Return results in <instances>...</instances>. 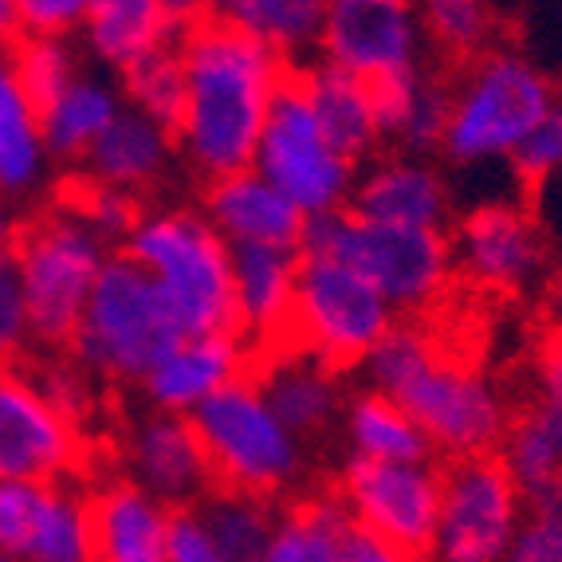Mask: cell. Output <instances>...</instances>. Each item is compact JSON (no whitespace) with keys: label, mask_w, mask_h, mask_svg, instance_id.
<instances>
[{"label":"cell","mask_w":562,"mask_h":562,"mask_svg":"<svg viewBox=\"0 0 562 562\" xmlns=\"http://www.w3.org/2000/svg\"><path fill=\"white\" fill-rule=\"evenodd\" d=\"M178 52L186 67V106L173 126L178 154L205 181L252 169L268 106L291 64L225 12H209L189 29Z\"/></svg>","instance_id":"cell-1"},{"label":"cell","mask_w":562,"mask_h":562,"mask_svg":"<svg viewBox=\"0 0 562 562\" xmlns=\"http://www.w3.org/2000/svg\"><path fill=\"white\" fill-rule=\"evenodd\" d=\"M366 382L394 397L417 429L429 437L432 457L469 460L499 452L512 425V405L499 385L476 366L445 355L441 342L417 323H394V330L362 362Z\"/></svg>","instance_id":"cell-2"},{"label":"cell","mask_w":562,"mask_h":562,"mask_svg":"<svg viewBox=\"0 0 562 562\" xmlns=\"http://www.w3.org/2000/svg\"><path fill=\"white\" fill-rule=\"evenodd\" d=\"M52 484H29V480L0 476V551L20 559L40 524Z\"/></svg>","instance_id":"cell-39"},{"label":"cell","mask_w":562,"mask_h":562,"mask_svg":"<svg viewBox=\"0 0 562 562\" xmlns=\"http://www.w3.org/2000/svg\"><path fill=\"white\" fill-rule=\"evenodd\" d=\"M126 469H131V484L161 499L169 512L193 507L213 487V472L198 432L189 417H173V413L150 409L134 422L126 437Z\"/></svg>","instance_id":"cell-16"},{"label":"cell","mask_w":562,"mask_h":562,"mask_svg":"<svg viewBox=\"0 0 562 562\" xmlns=\"http://www.w3.org/2000/svg\"><path fill=\"white\" fill-rule=\"evenodd\" d=\"M201 516L205 531L213 535V543L236 562H260L268 535L276 527V507L272 499L248 496V492H233V487H209L205 496L193 504Z\"/></svg>","instance_id":"cell-31"},{"label":"cell","mask_w":562,"mask_h":562,"mask_svg":"<svg viewBox=\"0 0 562 562\" xmlns=\"http://www.w3.org/2000/svg\"><path fill=\"white\" fill-rule=\"evenodd\" d=\"M504 562H562V516H554L551 507H531Z\"/></svg>","instance_id":"cell-43"},{"label":"cell","mask_w":562,"mask_h":562,"mask_svg":"<svg viewBox=\"0 0 562 562\" xmlns=\"http://www.w3.org/2000/svg\"><path fill=\"white\" fill-rule=\"evenodd\" d=\"M225 16L272 47L280 59H295L319 47L327 0H236Z\"/></svg>","instance_id":"cell-32"},{"label":"cell","mask_w":562,"mask_h":562,"mask_svg":"<svg viewBox=\"0 0 562 562\" xmlns=\"http://www.w3.org/2000/svg\"><path fill=\"white\" fill-rule=\"evenodd\" d=\"M535 397L562 405V335H554V330L535 358Z\"/></svg>","instance_id":"cell-47"},{"label":"cell","mask_w":562,"mask_h":562,"mask_svg":"<svg viewBox=\"0 0 562 562\" xmlns=\"http://www.w3.org/2000/svg\"><path fill=\"white\" fill-rule=\"evenodd\" d=\"M507 166H512V173H516L527 189L547 186L551 178H559L562 173V106H551V114L516 146V154L507 158Z\"/></svg>","instance_id":"cell-40"},{"label":"cell","mask_w":562,"mask_h":562,"mask_svg":"<svg viewBox=\"0 0 562 562\" xmlns=\"http://www.w3.org/2000/svg\"><path fill=\"white\" fill-rule=\"evenodd\" d=\"M295 276H300L295 248H256V244L233 248L236 323H240L244 342L252 347V362L263 355H276L288 338Z\"/></svg>","instance_id":"cell-19"},{"label":"cell","mask_w":562,"mask_h":562,"mask_svg":"<svg viewBox=\"0 0 562 562\" xmlns=\"http://www.w3.org/2000/svg\"><path fill=\"white\" fill-rule=\"evenodd\" d=\"M169 562H236L213 543L193 507H178L169 516Z\"/></svg>","instance_id":"cell-45"},{"label":"cell","mask_w":562,"mask_h":562,"mask_svg":"<svg viewBox=\"0 0 562 562\" xmlns=\"http://www.w3.org/2000/svg\"><path fill=\"white\" fill-rule=\"evenodd\" d=\"M350 527L355 524L335 492L303 496L276 512V527L260 562H342Z\"/></svg>","instance_id":"cell-29"},{"label":"cell","mask_w":562,"mask_h":562,"mask_svg":"<svg viewBox=\"0 0 562 562\" xmlns=\"http://www.w3.org/2000/svg\"><path fill=\"white\" fill-rule=\"evenodd\" d=\"M79 422L40 394L24 374H0V476L29 484H59L79 469Z\"/></svg>","instance_id":"cell-14"},{"label":"cell","mask_w":562,"mask_h":562,"mask_svg":"<svg viewBox=\"0 0 562 562\" xmlns=\"http://www.w3.org/2000/svg\"><path fill=\"white\" fill-rule=\"evenodd\" d=\"M16 9H12V0H0V47L9 44L16 36Z\"/></svg>","instance_id":"cell-50"},{"label":"cell","mask_w":562,"mask_h":562,"mask_svg":"<svg viewBox=\"0 0 562 562\" xmlns=\"http://www.w3.org/2000/svg\"><path fill=\"white\" fill-rule=\"evenodd\" d=\"M122 76V94L126 106L142 111L146 119L161 122L166 131H173L186 106V67H181L178 44L154 47L150 56H142L138 64H131Z\"/></svg>","instance_id":"cell-34"},{"label":"cell","mask_w":562,"mask_h":562,"mask_svg":"<svg viewBox=\"0 0 562 562\" xmlns=\"http://www.w3.org/2000/svg\"><path fill=\"white\" fill-rule=\"evenodd\" d=\"M201 216L225 236L228 248L256 244V248H295L300 252L303 225H307V216L256 169L205 181Z\"/></svg>","instance_id":"cell-18"},{"label":"cell","mask_w":562,"mask_h":562,"mask_svg":"<svg viewBox=\"0 0 562 562\" xmlns=\"http://www.w3.org/2000/svg\"><path fill=\"white\" fill-rule=\"evenodd\" d=\"M429 562H504L527 516V499L499 452L449 460Z\"/></svg>","instance_id":"cell-11"},{"label":"cell","mask_w":562,"mask_h":562,"mask_svg":"<svg viewBox=\"0 0 562 562\" xmlns=\"http://www.w3.org/2000/svg\"><path fill=\"white\" fill-rule=\"evenodd\" d=\"M295 79H300L303 94H307L311 114L319 122L323 138L342 158L355 161V166L366 158H374V150L382 146V134H378V122H374L370 83L342 71V67L327 64V59L295 67Z\"/></svg>","instance_id":"cell-24"},{"label":"cell","mask_w":562,"mask_h":562,"mask_svg":"<svg viewBox=\"0 0 562 562\" xmlns=\"http://www.w3.org/2000/svg\"><path fill=\"white\" fill-rule=\"evenodd\" d=\"M547 315H551L554 335H562V280L551 288V300H547Z\"/></svg>","instance_id":"cell-51"},{"label":"cell","mask_w":562,"mask_h":562,"mask_svg":"<svg viewBox=\"0 0 562 562\" xmlns=\"http://www.w3.org/2000/svg\"><path fill=\"white\" fill-rule=\"evenodd\" d=\"M181 338L186 330L173 319L150 272L119 252L103 263L67 347L71 362L83 366L87 374L138 385Z\"/></svg>","instance_id":"cell-5"},{"label":"cell","mask_w":562,"mask_h":562,"mask_svg":"<svg viewBox=\"0 0 562 562\" xmlns=\"http://www.w3.org/2000/svg\"><path fill=\"white\" fill-rule=\"evenodd\" d=\"M252 169L263 181H272L303 216L338 213L350 205L358 166L323 138L307 94L295 79V64L268 106Z\"/></svg>","instance_id":"cell-10"},{"label":"cell","mask_w":562,"mask_h":562,"mask_svg":"<svg viewBox=\"0 0 562 562\" xmlns=\"http://www.w3.org/2000/svg\"><path fill=\"white\" fill-rule=\"evenodd\" d=\"M342 562H429V559H413V554H402L397 547L382 543L362 527H350L347 547H342Z\"/></svg>","instance_id":"cell-48"},{"label":"cell","mask_w":562,"mask_h":562,"mask_svg":"<svg viewBox=\"0 0 562 562\" xmlns=\"http://www.w3.org/2000/svg\"><path fill=\"white\" fill-rule=\"evenodd\" d=\"M24 342H32L29 300H24L16 268L4 263V268H0V358L24 350Z\"/></svg>","instance_id":"cell-44"},{"label":"cell","mask_w":562,"mask_h":562,"mask_svg":"<svg viewBox=\"0 0 562 562\" xmlns=\"http://www.w3.org/2000/svg\"><path fill=\"white\" fill-rule=\"evenodd\" d=\"M347 209L362 221H378V225L445 228L452 209V189L432 161L382 158L358 173Z\"/></svg>","instance_id":"cell-20"},{"label":"cell","mask_w":562,"mask_h":562,"mask_svg":"<svg viewBox=\"0 0 562 562\" xmlns=\"http://www.w3.org/2000/svg\"><path fill=\"white\" fill-rule=\"evenodd\" d=\"M12 9L20 36L36 40H67L87 20V0H12Z\"/></svg>","instance_id":"cell-41"},{"label":"cell","mask_w":562,"mask_h":562,"mask_svg":"<svg viewBox=\"0 0 562 562\" xmlns=\"http://www.w3.org/2000/svg\"><path fill=\"white\" fill-rule=\"evenodd\" d=\"M111 244L87 228L71 209H52L16 233L12 268L29 300L32 338L47 347H67L76 335L94 280L111 260Z\"/></svg>","instance_id":"cell-8"},{"label":"cell","mask_w":562,"mask_h":562,"mask_svg":"<svg viewBox=\"0 0 562 562\" xmlns=\"http://www.w3.org/2000/svg\"><path fill=\"white\" fill-rule=\"evenodd\" d=\"M499 460L519 484L527 504H539L562 484V405L531 402L512 413Z\"/></svg>","instance_id":"cell-27"},{"label":"cell","mask_w":562,"mask_h":562,"mask_svg":"<svg viewBox=\"0 0 562 562\" xmlns=\"http://www.w3.org/2000/svg\"><path fill=\"white\" fill-rule=\"evenodd\" d=\"M413 4H417L422 32L449 56L472 59L487 44L492 16L484 0H413Z\"/></svg>","instance_id":"cell-35"},{"label":"cell","mask_w":562,"mask_h":562,"mask_svg":"<svg viewBox=\"0 0 562 562\" xmlns=\"http://www.w3.org/2000/svg\"><path fill=\"white\" fill-rule=\"evenodd\" d=\"M16 221L9 213V201H0V268L12 263V248H16Z\"/></svg>","instance_id":"cell-49"},{"label":"cell","mask_w":562,"mask_h":562,"mask_svg":"<svg viewBox=\"0 0 562 562\" xmlns=\"http://www.w3.org/2000/svg\"><path fill=\"white\" fill-rule=\"evenodd\" d=\"M449 99H452V87H445L441 79L425 71L422 87H417V94H413L409 114H405L402 134H397V146H402L405 154L441 150L445 122H449Z\"/></svg>","instance_id":"cell-38"},{"label":"cell","mask_w":562,"mask_h":562,"mask_svg":"<svg viewBox=\"0 0 562 562\" xmlns=\"http://www.w3.org/2000/svg\"><path fill=\"white\" fill-rule=\"evenodd\" d=\"M441 464L437 460H362L350 457L335 480L338 504L355 527L413 559H429L437 516H441Z\"/></svg>","instance_id":"cell-12"},{"label":"cell","mask_w":562,"mask_h":562,"mask_svg":"<svg viewBox=\"0 0 562 562\" xmlns=\"http://www.w3.org/2000/svg\"><path fill=\"white\" fill-rule=\"evenodd\" d=\"M20 562H94L91 499L79 496L76 487H47V504Z\"/></svg>","instance_id":"cell-33"},{"label":"cell","mask_w":562,"mask_h":562,"mask_svg":"<svg viewBox=\"0 0 562 562\" xmlns=\"http://www.w3.org/2000/svg\"><path fill=\"white\" fill-rule=\"evenodd\" d=\"M122 256L150 272L186 338L240 335L233 248L193 209H150L122 240Z\"/></svg>","instance_id":"cell-3"},{"label":"cell","mask_w":562,"mask_h":562,"mask_svg":"<svg viewBox=\"0 0 562 562\" xmlns=\"http://www.w3.org/2000/svg\"><path fill=\"white\" fill-rule=\"evenodd\" d=\"M452 263L472 283L492 291H524L547 268L543 228L524 205L487 201L460 216L452 228Z\"/></svg>","instance_id":"cell-15"},{"label":"cell","mask_w":562,"mask_h":562,"mask_svg":"<svg viewBox=\"0 0 562 562\" xmlns=\"http://www.w3.org/2000/svg\"><path fill=\"white\" fill-rule=\"evenodd\" d=\"M342 432L350 441V457L362 460H390V464H409V460H437L432 445L409 413L394 397L378 394L366 385L342 405Z\"/></svg>","instance_id":"cell-30"},{"label":"cell","mask_w":562,"mask_h":562,"mask_svg":"<svg viewBox=\"0 0 562 562\" xmlns=\"http://www.w3.org/2000/svg\"><path fill=\"white\" fill-rule=\"evenodd\" d=\"M87 52L111 71H126L154 47L173 44L161 16V0H87Z\"/></svg>","instance_id":"cell-28"},{"label":"cell","mask_w":562,"mask_h":562,"mask_svg":"<svg viewBox=\"0 0 562 562\" xmlns=\"http://www.w3.org/2000/svg\"><path fill=\"white\" fill-rule=\"evenodd\" d=\"M252 378L260 385L263 402L288 425L300 441L319 437L342 413V385L338 374L315 362L300 350H280V355H263L252 362Z\"/></svg>","instance_id":"cell-21"},{"label":"cell","mask_w":562,"mask_h":562,"mask_svg":"<svg viewBox=\"0 0 562 562\" xmlns=\"http://www.w3.org/2000/svg\"><path fill=\"white\" fill-rule=\"evenodd\" d=\"M47 146L32 94L0 47V201H29L47 181Z\"/></svg>","instance_id":"cell-26"},{"label":"cell","mask_w":562,"mask_h":562,"mask_svg":"<svg viewBox=\"0 0 562 562\" xmlns=\"http://www.w3.org/2000/svg\"><path fill=\"white\" fill-rule=\"evenodd\" d=\"M300 256H327L362 276L397 315H425L445 300L457 263L445 228L362 221L350 209L307 216Z\"/></svg>","instance_id":"cell-4"},{"label":"cell","mask_w":562,"mask_h":562,"mask_svg":"<svg viewBox=\"0 0 562 562\" xmlns=\"http://www.w3.org/2000/svg\"><path fill=\"white\" fill-rule=\"evenodd\" d=\"M205 4H209V12H233L236 0H205Z\"/></svg>","instance_id":"cell-52"},{"label":"cell","mask_w":562,"mask_h":562,"mask_svg":"<svg viewBox=\"0 0 562 562\" xmlns=\"http://www.w3.org/2000/svg\"><path fill=\"white\" fill-rule=\"evenodd\" d=\"M169 512L138 484L119 480L94 492V562H169Z\"/></svg>","instance_id":"cell-23"},{"label":"cell","mask_w":562,"mask_h":562,"mask_svg":"<svg viewBox=\"0 0 562 562\" xmlns=\"http://www.w3.org/2000/svg\"><path fill=\"white\" fill-rule=\"evenodd\" d=\"M122 87H114L99 71H76L47 103L36 106L40 134H44L52 161H83L99 134L119 119Z\"/></svg>","instance_id":"cell-25"},{"label":"cell","mask_w":562,"mask_h":562,"mask_svg":"<svg viewBox=\"0 0 562 562\" xmlns=\"http://www.w3.org/2000/svg\"><path fill=\"white\" fill-rule=\"evenodd\" d=\"M244 374H252V347L244 335H193L181 338L138 385L150 409L189 417Z\"/></svg>","instance_id":"cell-17"},{"label":"cell","mask_w":562,"mask_h":562,"mask_svg":"<svg viewBox=\"0 0 562 562\" xmlns=\"http://www.w3.org/2000/svg\"><path fill=\"white\" fill-rule=\"evenodd\" d=\"M173 158H178L173 131H166L161 122L146 119L134 106H122L119 119L87 150L83 178L138 198V193H146V189H154L166 178Z\"/></svg>","instance_id":"cell-22"},{"label":"cell","mask_w":562,"mask_h":562,"mask_svg":"<svg viewBox=\"0 0 562 562\" xmlns=\"http://www.w3.org/2000/svg\"><path fill=\"white\" fill-rule=\"evenodd\" d=\"M422 67L417 71H402V76H382V79H370V103H374V122H378V134L382 142H394L397 146V134L405 126V114L413 106V94L422 87Z\"/></svg>","instance_id":"cell-42"},{"label":"cell","mask_w":562,"mask_h":562,"mask_svg":"<svg viewBox=\"0 0 562 562\" xmlns=\"http://www.w3.org/2000/svg\"><path fill=\"white\" fill-rule=\"evenodd\" d=\"M397 323V311L347 263L300 256L288 338L280 350H300L327 370H358ZM276 350V355H280Z\"/></svg>","instance_id":"cell-9"},{"label":"cell","mask_w":562,"mask_h":562,"mask_svg":"<svg viewBox=\"0 0 562 562\" xmlns=\"http://www.w3.org/2000/svg\"><path fill=\"white\" fill-rule=\"evenodd\" d=\"M0 562H20V559H12V554H4V551H0Z\"/></svg>","instance_id":"cell-53"},{"label":"cell","mask_w":562,"mask_h":562,"mask_svg":"<svg viewBox=\"0 0 562 562\" xmlns=\"http://www.w3.org/2000/svg\"><path fill=\"white\" fill-rule=\"evenodd\" d=\"M67 209H71L87 228H94V233L103 236L106 244L126 240V236L134 233V225L142 221V213H146L134 193L99 186V181H83V186L76 189V198L67 201Z\"/></svg>","instance_id":"cell-37"},{"label":"cell","mask_w":562,"mask_h":562,"mask_svg":"<svg viewBox=\"0 0 562 562\" xmlns=\"http://www.w3.org/2000/svg\"><path fill=\"white\" fill-rule=\"evenodd\" d=\"M32 382L40 385V394L47 397V402L56 405V409H64L67 417H83L87 402H91V394H87V370L79 362H56V366H44Z\"/></svg>","instance_id":"cell-46"},{"label":"cell","mask_w":562,"mask_h":562,"mask_svg":"<svg viewBox=\"0 0 562 562\" xmlns=\"http://www.w3.org/2000/svg\"><path fill=\"white\" fill-rule=\"evenodd\" d=\"M422 20L413 0H327L323 59L358 79H382L422 67Z\"/></svg>","instance_id":"cell-13"},{"label":"cell","mask_w":562,"mask_h":562,"mask_svg":"<svg viewBox=\"0 0 562 562\" xmlns=\"http://www.w3.org/2000/svg\"><path fill=\"white\" fill-rule=\"evenodd\" d=\"M189 425L205 449L213 487L248 496H283L303 472V441L263 402L252 374L236 378L221 394L189 413Z\"/></svg>","instance_id":"cell-7"},{"label":"cell","mask_w":562,"mask_h":562,"mask_svg":"<svg viewBox=\"0 0 562 562\" xmlns=\"http://www.w3.org/2000/svg\"><path fill=\"white\" fill-rule=\"evenodd\" d=\"M12 67H16L20 83L32 94V103H47L67 79L79 71V59L71 52L67 40H36V36H20V44L9 52Z\"/></svg>","instance_id":"cell-36"},{"label":"cell","mask_w":562,"mask_h":562,"mask_svg":"<svg viewBox=\"0 0 562 562\" xmlns=\"http://www.w3.org/2000/svg\"><path fill=\"white\" fill-rule=\"evenodd\" d=\"M559 106L554 83L516 52H492L452 87L441 154L449 166L476 169L507 161L516 146Z\"/></svg>","instance_id":"cell-6"}]
</instances>
